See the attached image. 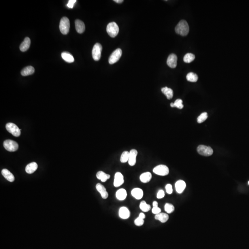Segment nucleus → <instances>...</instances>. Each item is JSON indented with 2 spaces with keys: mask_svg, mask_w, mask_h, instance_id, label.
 Masks as SVG:
<instances>
[{
  "mask_svg": "<svg viewBox=\"0 0 249 249\" xmlns=\"http://www.w3.org/2000/svg\"><path fill=\"white\" fill-rule=\"evenodd\" d=\"M96 189L100 193L101 197L103 199H105L108 197V193L106 190L105 187L103 185L100 183L97 184L96 185Z\"/></svg>",
  "mask_w": 249,
  "mask_h": 249,
  "instance_id": "obj_13",
  "label": "nucleus"
},
{
  "mask_svg": "<svg viewBox=\"0 0 249 249\" xmlns=\"http://www.w3.org/2000/svg\"><path fill=\"white\" fill-rule=\"evenodd\" d=\"M158 203L156 201H154L153 202V207H158Z\"/></svg>",
  "mask_w": 249,
  "mask_h": 249,
  "instance_id": "obj_41",
  "label": "nucleus"
},
{
  "mask_svg": "<svg viewBox=\"0 0 249 249\" xmlns=\"http://www.w3.org/2000/svg\"><path fill=\"white\" fill-rule=\"evenodd\" d=\"M107 31L108 34L111 37H115L119 33V27L115 22H111L107 24Z\"/></svg>",
  "mask_w": 249,
  "mask_h": 249,
  "instance_id": "obj_2",
  "label": "nucleus"
},
{
  "mask_svg": "<svg viewBox=\"0 0 249 249\" xmlns=\"http://www.w3.org/2000/svg\"><path fill=\"white\" fill-rule=\"evenodd\" d=\"M114 1L118 3H120L123 2V0H114Z\"/></svg>",
  "mask_w": 249,
  "mask_h": 249,
  "instance_id": "obj_42",
  "label": "nucleus"
},
{
  "mask_svg": "<svg viewBox=\"0 0 249 249\" xmlns=\"http://www.w3.org/2000/svg\"><path fill=\"white\" fill-rule=\"evenodd\" d=\"M139 207L140 209L143 212H148L151 209L150 205L147 204L144 201H143L141 202Z\"/></svg>",
  "mask_w": 249,
  "mask_h": 249,
  "instance_id": "obj_29",
  "label": "nucleus"
},
{
  "mask_svg": "<svg viewBox=\"0 0 249 249\" xmlns=\"http://www.w3.org/2000/svg\"><path fill=\"white\" fill-rule=\"evenodd\" d=\"M139 178L141 182L144 183H146L150 181L152 178V174L150 172H145L140 176Z\"/></svg>",
  "mask_w": 249,
  "mask_h": 249,
  "instance_id": "obj_21",
  "label": "nucleus"
},
{
  "mask_svg": "<svg viewBox=\"0 0 249 249\" xmlns=\"http://www.w3.org/2000/svg\"><path fill=\"white\" fill-rule=\"evenodd\" d=\"M186 79L189 82H196L198 80V76L196 73L190 72L187 75Z\"/></svg>",
  "mask_w": 249,
  "mask_h": 249,
  "instance_id": "obj_28",
  "label": "nucleus"
},
{
  "mask_svg": "<svg viewBox=\"0 0 249 249\" xmlns=\"http://www.w3.org/2000/svg\"><path fill=\"white\" fill-rule=\"evenodd\" d=\"M129 157V152L127 151H124L121 154L120 161L122 163H126L128 161Z\"/></svg>",
  "mask_w": 249,
  "mask_h": 249,
  "instance_id": "obj_31",
  "label": "nucleus"
},
{
  "mask_svg": "<svg viewBox=\"0 0 249 249\" xmlns=\"http://www.w3.org/2000/svg\"><path fill=\"white\" fill-rule=\"evenodd\" d=\"M122 53V50L120 48H118L114 50L109 58V63L110 64H113L117 62L121 57Z\"/></svg>",
  "mask_w": 249,
  "mask_h": 249,
  "instance_id": "obj_9",
  "label": "nucleus"
},
{
  "mask_svg": "<svg viewBox=\"0 0 249 249\" xmlns=\"http://www.w3.org/2000/svg\"><path fill=\"white\" fill-rule=\"evenodd\" d=\"M134 223H135V225L137 226H138V227H140V226H142L144 223V219H142V218H140L139 217H138L137 219L134 220Z\"/></svg>",
  "mask_w": 249,
  "mask_h": 249,
  "instance_id": "obj_35",
  "label": "nucleus"
},
{
  "mask_svg": "<svg viewBox=\"0 0 249 249\" xmlns=\"http://www.w3.org/2000/svg\"><path fill=\"white\" fill-rule=\"evenodd\" d=\"M31 45V40L29 37H25L24 41L20 45V48L22 52H25L30 48Z\"/></svg>",
  "mask_w": 249,
  "mask_h": 249,
  "instance_id": "obj_18",
  "label": "nucleus"
},
{
  "mask_svg": "<svg viewBox=\"0 0 249 249\" xmlns=\"http://www.w3.org/2000/svg\"><path fill=\"white\" fill-rule=\"evenodd\" d=\"M5 149L10 152H14L17 150L18 145L17 142L10 139L6 140L3 143Z\"/></svg>",
  "mask_w": 249,
  "mask_h": 249,
  "instance_id": "obj_4",
  "label": "nucleus"
},
{
  "mask_svg": "<svg viewBox=\"0 0 249 249\" xmlns=\"http://www.w3.org/2000/svg\"><path fill=\"white\" fill-rule=\"evenodd\" d=\"M124 183L123 175L120 172H117L114 175V185L116 187L120 186Z\"/></svg>",
  "mask_w": 249,
  "mask_h": 249,
  "instance_id": "obj_11",
  "label": "nucleus"
},
{
  "mask_svg": "<svg viewBox=\"0 0 249 249\" xmlns=\"http://www.w3.org/2000/svg\"><path fill=\"white\" fill-rule=\"evenodd\" d=\"M102 51V46L101 44L97 43L94 46L92 51V55L94 60L96 61H98L101 57Z\"/></svg>",
  "mask_w": 249,
  "mask_h": 249,
  "instance_id": "obj_8",
  "label": "nucleus"
},
{
  "mask_svg": "<svg viewBox=\"0 0 249 249\" xmlns=\"http://www.w3.org/2000/svg\"><path fill=\"white\" fill-rule=\"evenodd\" d=\"M248 184H249V182H248Z\"/></svg>",
  "mask_w": 249,
  "mask_h": 249,
  "instance_id": "obj_44",
  "label": "nucleus"
},
{
  "mask_svg": "<svg viewBox=\"0 0 249 249\" xmlns=\"http://www.w3.org/2000/svg\"><path fill=\"white\" fill-rule=\"evenodd\" d=\"M137 155V151L135 149H132L129 152L128 163L131 166H133L136 163V158Z\"/></svg>",
  "mask_w": 249,
  "mask_h": 249,
  "instance_id": "obj_12",
  "label": "nucleus"
},
{
  "mask_svg": "<svg viewBox=\"0 0 249 249\" xmlns=\"http://www.w3.org/2000/svg\"><path fill=\"white\" fill-rule=\"evenodd\" d=\"M164 196H165L164 191L163 190H159L158 193L157 194L156 197L158 199H161V198H163V197H164Z\"/></svg>",
  "mask_w": 249,
  "mask_h": 249,
  "instance_id": "obj_37",
  "label": "nucleus"
},
{
  "mask_svg": "<svg viewBox=\"0 0 249 249\" xmlns=\"http://www.w3.org/2000/svg\"><path fill=\"white\" fill-rule=\"evenodd\" d=\"M96 176L98 180H101V182H106L110 178V174H106V173L103 171H99L97 172Z\"/></svg>",
  "mask_w": 249,
  "mask_h": 249,
  "instance_id": "obj_24",
  "label": "nucleus"
},
{
  "mask_svg": "<svg viewBox=\"0 0 249 249\" xmlns=\"http://www.w3.org/2000/svg\"><path fill=\"white\" fill-rule=\"evenodd\" d=\"M37 167H38V165L37 163L35 162H32L27 165L25 167V171L29 174H31L37 170Z\"/></svg>",
  "mask_w": 249,
  "mask_h": 249,
  "instance_id": "obj_19",
  "label": "nucleus"
},
{
  "mask_svg": "<svg viewBox=\"0 0 249 249\" xmlns=\"http://www.w3.org/2000/svg\"><path fill=\"white\" fill-rule=\"evenodd\" d=\"M175 30L178 34L182 36H186L189 32L188 23L185 20H181L175 27Z\"/></svg>",
  "mask_w": 249,
  "mask_h": 249,
  "instance_id": "obj_1",
  "label": "nucleus"
},
{
  "mask_svg": "<svg viewBox=\"0 0 249 249\" xmlns=\"http://www.w3.org/2000/svg\"><path fill=\"white\" fill-rule=\"evenodd\" d=\"M195 58V56L194 54L191 53H187L184 57V61L186 63H190L193 61Z\"/></svg>",
  "mask_w": 249,
  "mask_h": 249,
  "instance_id": "obj_30",
  "label": "nucleus"
},
{
  "mask_svg": "<svg viewBox=\"0 0 249 249\" xmlns=\"http://www.w3.org/2000/svg\"><path fill=\"white\" fill-rule=\"evenodd\" d=\"M154 218L157 220H160L161 222L165 223L167 222L169 219V216L167 214L160 213L158 214H156Z\"/></svg>",
  "mask_w": 249,
  "mask_h": 249,
  "instance_id": "obj_25",
  "label": "nucleus"
},
{
  "mask_svg": "<svg viewBox=\"0 0 249 249\" xmlns=\"http://www.w3.org/2000/svg\"><path fill=\"white\" fill-rule=\"evenodd\" d=\"M76 1H77L76 0H70V1H69L68 4H67V6L69 8H73V7L74 4L76 2Z\"/></svg>",
  "mask_w": 249,
  "mask_h": 249,
  "instance_id": "obj_39",
  "label": "nucleus"
},
{
  "mask_svg": "<svg viewBox=\"0 0 249 249\" xmlns=\"http://www.w3.org/2000/svg\"><path fill=\"white\" fill-rule=\"evenodd\" d=\"M186 187V184L183 180H180L175 183V189L178 193H181Z\"/></svg>",
  "mask_w": 249,
  "mask_h": 249,
  "instance_id": "obj_15",
  "label": "nucleus"
},
{
  "mask_svg": "<svg viewBox=\"0 0 249 249\" xmlns=\"http://www.w3.org/2000/svg\"><path fill=\"white\" fill-rule=\"evenodd\" d=\"M138 217H140V218H142V219H144L145 218V214L143 213H141L139 214V216Z\"/></svg>",
  "mask_w": 249,
  "mask_h": 249,
  "instance_id": "obj_40",
  "label": "nucleus"
},
{
  "mask_svg": "<svg viewBox=\"0 0 249 249\" xmlns=\"http://www.w3.org/2000/svg\"><path fill=\"white\" fill-rule=\"evenodd\" d=\"M60 30L63 34L67 35L69 31L70 22L69 20L66 17H63L60 21Z\"/></svg>",
  "mask_w": 249,
  "mask_h": 249,
  "instance_id": "obj_3",
  "label": "nucleus"
},
{
  "mask_svg": "<svg viewBox=\"0 0 249 249\" xmlns=\"http://www.w3.org/2000/svg\"><path fill=\"white\" fill-rule=\"evenodd\" d=\"M75 28L78 33L81 34L84 32L85 30V25L82 21L80 20H75Z\"/></svg>",
  "mask_w": 249,
  "mask_h": 249,
  "instance_id": "obj_17",
  "label": "nucleus"
},
{
  "mask_svg": "<svg viewBox=\"0 0 249 249\" xmlns=\"http://www.w3.org/2000/svg\"><path fill=\"white\" fill-rule=\"evenodd\" d=\"M1 173L5 179H7L9 182H14V177L8 170L3 169L1 171Z\"/></svg>",
  "mask_w": 249,
  "mask_h": 249,
  "instance_id": "obj_20",
  "label": "nucleus"
},
{
  "mask_svg": "<svg viewBox=\"0 0 249 249\" xmlns=\"http://www.w3.org/2000/svg\"><path fill=\"white\" fill-rule=\"evenodd\" d=\"M7 131L15 137H19L21 134V129H19L17 125L13 123H8L6 125Z\"/></svg>",
  "mask_w": 249,
  "mask_h": 249,
  "instance_id": "obj_5",
  "label": "nucleus"
},
{
  "mask_svg": "<svg viewBox=\"0 0 249 249\" xmlns=\"http://www.w3.org/2000/svg\"><path fill=\"white\" fill-rule=\"evenodd\" d=\"M131 195L136 199L140 200L143 197L144 192L142 189L139 188H135L131 191Z\"/></svg>",
  "mask_w": 249,
  "mask_h": 249,
  "instance_id": "obj_16",
  "label": "nucleus"
},
{
  "mask_svg": "<svg viewBox=\"0 0 249 249\" xmlns=\"http://www.w3.org/2000/svg\"><path fill=\"white\" fill-rule=\"evenodd\" d=\"M161 210L160 208L158 207H153L152 210V212L154 214H158L160 213Z\"/></svg>",
  "mask_w": 249,
  "mask_h": 249,
  "instance_id": "obj_38",
  "label": "nucleus"
},
{
  "mask_svg": "<svg viewBox=\"0 0 249 249\" xmlns=\"http://www.w3.org/2000/svg\"><path fill=\"white\" fill-rule=\"evenodd\" d=\"M130 213L127 207H122L119 210V216L123 219H127L129 218Z\"/></svg>",
  "mask_w": 249,
  "mask_h": 249,
  "instance_id": "obj_14",
  "label": "nucleus"
},
{
  "mask_svg": "<svg viewBox=\"0 0 249 249\" xmlns=\"http://www.w3.org/2000/svg\"><path fill=\"white\" fill-rule=\"evenodd\" d=\"M61 57L65 61L68 63H72L74 61V59L73 55L68 52H63L61 54Z\"/></svg>",
  "mask_w": 249,
  "mask_h": 249,
  "instance_id": "obj_27",
  "label": "nucleus"
},
{
  "mask_svg": "<svg viewBox=\"0 0 249 249\" xmlns=\"http://www.w3.org/2000/svg\"><path fill=\"white\" fill-rule=\"evenodd\" d=\"M167 63L170 67L174 68L177 65V56L176 54H170L167 58Z\"/></svg>",
  "mask_w": 249,
  "mask_h": 249,
  "instance_id": "obj_10",
  "label": "nucleus"
},
{
  "mask_svg": "<svg viewBox=\"0 0 249 249\" xmlns=\"http://www.w3.org/2000/svg\"><path fill=\"white\" fill-rule=\"evenodd\" d=\"M166 191L167 193L171 194L173 193V188L172 186L170 184H167L166 186Z\"/></svg>",
  "mask_w": 249,
  "mask_h": 249,
  "instance_id": "obj_36",
  "label": "nucleus"
},
{
  "mask_svg": "<svg viewBox=\"0 0 249 249\" xmlns=\"http://www.w3.org/2000/svg\"><path fill=\"white\" fill-rule=\"evenodd\" d=\"M161 91L167 97V99H171L173 98V90L171 88L167 87H165L161 89Z\"/></svg>",
  "mask_w": 249,
  "mask_h": 249,
  "instance_id": "obj_26",
  "label": "nucleus"
},
{
  "mask_svg": "<svg viewBox=\"0 0 249 249\" xmlns=\"http://www.w3.org/2000/svg\"><path fill=\"white\" fill-rule=\"evenodd\" d=\"M174 107H177L179 109H182L184 107L183 101L180 99H177L176 100L174 101Z\"/></svg>",
  "mask_w": 249,
  "mask_h": 249,
  "instance_id": "obj_34",
  "label": "nucleus"
},
{
  "mask_svg": "<svg viewBox=\"0 0 249 249\" xmlns=\"http://www.w3.org/2000/svg\"><path fill=\"white\" fill-rule=\"evenodd\" d=\"M197 151L200 154L205 156H211L213 153V150L210 147L207 146L203 145L198 146L197 148Z\"/></svg>",
  "mask_w": 249,
  "mask_h": 249,
  "instance_id": "obj_7",
  "label": "nucleus"
},
{
  "mask_svg": "<svg viewBox=\"0 0 249 249\" xmlns=\"http://www.w3.org/2000/svg\"><path fill=\"white\" fill-rule=\"evenodd\" d=\"M164 208H165V211L168 214L172 213V212H173L174 210V207L173 205V204H170V203H167L165 204Z\"/></svg>",
  "mask_w": 249,
  "mask_h": 249,
  "instance_id": "obj_32",
  "label": "nucleus"
},
{
  "mask_svg": "<svg viewBox=\"0 0 249 249\" xmlns=\"http://www.w3.org/2000/svg\"><path fill=\"white\" fill-rule=\"evenodd\" d=\"M207 113L206 112L203 113L197 118V122L198 123H202L207 119Z\"/></svg>",
  "mask_w": 249,
  "mask_h": 249,
  "instance_id": "obj_33",
  "label": "nucleus"
},
{
  "mask_svg": "<svg viewBox=\"0 0 249 249\" xmlns=\"http://www.w3.org/2000/svg\"><path fill=\"white\" fill-rule=\"evenodd\" d=\"M170 106H171V107H174V103H171L170 104Z\"/></svg>",
  "mask_w": 249,
  "mask_h": 249,
  "instance_id": "obj_43",
  "label": "nucleus"
},
{
  "mask_svg": "<svg viewBox=\"0 0 249 249\" xmlns=\"http://www.w3.org/2000/svg\"><path fill=\"white\" fill-rule=\"evenodd\" d=\"M35 69L32 66H28L25 67L21 71V75L23 76H28L31 75L34 73Z\"/></svg>",
  "mask_w": 249,
  "mask_h": 249,
  "instance_id": "obj_23",
  "label": "nucleus"
},
{
  "mask_svg": "<svg viewBox=\"0 0 249 249\" xmlns=\"http://www.w3.org/2000/svg\"><path fill=\"white\" fill-rule=\"evenodd\" d=\"M153 172L157 175L164 176L168 174L169 170V168L166 165H159L153 168Z\"/></svg>",
  "mask_w": 249,
  "mask_h": 249,
  "instance_id": "obj_6",
  "label": "nucleus"
},
{
  "mask_svg": "<svg viewBox=\"0 0 249 249\" xmlns=\"http://www.w3.org/2000/svg\"><path fill=\"white\" fill-rule=\"evenodd\" d=\"M127 196V191L124 189H119L116 193V197L119 200H124L126 199Z\"/></svg>",
  "mask_w": 249,
  "mask_h": 249,
  "instance_id": "obj_22",
  "label": "nucleus"
}]
</instances>
